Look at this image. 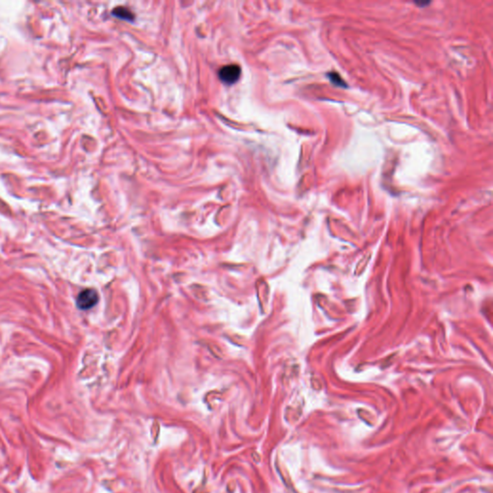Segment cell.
<instances>
[{
	"label": "cell",
	"mask_w": 493,
	"mask_h": 493,
	"mask_svg": "<svg viewBox=\"0 0 493 493\" xmlns=\"http://www.w3.org/2000/svg\"><path fill=\"white\" fill-rule=\"evenodd\" d=\"M98 302V294L94 289L81 291L76 298V305L81 310H88L94 307Z\"/></svg>",
	"instance_id": "1"
},
{
	"label": "cell",
	"mask_w": 493,
	"mask_h": 493,
	"mask_svg": "<svg viewBox=\"0 0 493 493\" xmlns=\"http://www.w3.org/2000/svg\"><path fill=\"white\" fill-rule=\"evenodd\" d=\"M328 77H329V81H330V82H331L334 86H337V87L341 88L347 87L346 82H345V81L341 78V76H340L338 73L331 71V72L328 73Z\"/></svg>",
	"instance_id": "4"
},
{
	"label": "cell",
	"mask_w": 493,
	"mask_h": 493,
	"mask_svg": "<svg viewBox=\"0 0 493 493\" xmlns=\"http://www.w3.org/2000/svg\"><path fill=\"white\" fill-rule=\"evenodd\" d=\"M112 15L117 19L132 22L134 21V14L125 7H117L112 11Z\"/></svg>",
	"instance_id": "3"
},
{
	"label": "cell",
	"mask_w": 493,
	"mask_h": 493,
	"mask_svg": "<svg viewBox=\"0 0 493 493\" xmlns=\"http://www.w3.org/2000/svg\"><path fill=\"white\" fill-rule=\"evenodd\" d=\"M241 75V68L238 65L232 64L223 67L219 70V78L222 82L228 85L234 84Z\"/></svg>",
	"instance_id": "2"
}]
</instances>
